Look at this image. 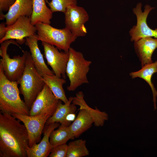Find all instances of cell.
Returning a JSON list of instances; mask_svg holds the SVG:
<instances>
[{"label":"cell","instance_id":"6da1fadb","mask_svg":"<svg viewBox=\"0 0 157 157\" xmlns=\"http://www.w3.org/2000/svg\"><path fill=\"white\" fill-rule=\"evenodd\" d=\"M11 115L0 113V157H26L29 138L25 126Z\"/></svg>","mask_w":157,"mask_h":157},{"label":"cell","instance_id":"7a4b0ae2","mask_svg":"<svg viewBox=\"0 0 157 157\" xmlns=\"http://www.w3.org/2000/svg\"><path fill=\"white\" fill-rule=\"evenodd\" d=\"M17 81L9 80L0 64V110L1 112L29 115V110L21 99Z\"/></svg>","mask_w":157,"mask_h":157},{"label":"cell","instance_id":"3957f363","mask_svg":"<svg viewBox=\"0 0 157 157\" xmlns=\"http://www.w3.org/2000/svg\"><path fill=\"white\" fill-rule=\"evenodd\" d=\"M17 81L20 85V94L23 95L24 101L30 110L45 83L42 80V76L35 67L29 52L28 53L23 74Z\"/></svg>","mask_w":157,"mask_h":157},{"label":"cell","instance_id":"277c9868","mask_svg":"<svg viewBox=\"0 0 157 157\" xmlns=\"http://www.w3.org/2000/svg\"><path fill=\"white\" fill-rule=\"evenodd\" d=\"M68 52L69 57L65 73L70 84L67 90L73 91L82 84L89 83L87 74L92 62L85 59L81 52L72 47L70 48Z\"/></svg>","mask_w":157,"mask_h":157},{"label":"cell","instance_id":"5b68a950","mask_svg":"<svg viewBox=\"0 0 157 157\" xmlns=\"http://www.w3.org/2000/svg\"><path fill=\"white\" fill-rule=\"evenodd\" d=\"M37 37L38 41L55 46L59 50L68 52L72 44L77 37L65 27L58 29L50 24L40 23L36 24Z\"/></svg>","mask_w":157,"mask_h":157},{"label":"cell","instance_id":"8992f818","mask_svg":"<svg viewBox=\"0 0 157 157\" xmlns=\"http://www.w3.org/2000/svg\"><path fill=\"white\" fill-rule=\"evenodd\" d=\"M19 46L13 40H6L1 43L0 55H2L0 64L2 67L6 77L12 81H17L22 76L25 68L28 51H23V55L15 56L10 58L7 53L8 47L10 44Z\"/></svg>","mask_w":157,"mask_h":157},{"label":"cell","instance_id":"52a82bcc","mask_svg":"<svg viewBox=\"0 0 157 157\" xmlns=\"http://www.w3.org/2000/svg\"><path fill=\"white\" fill-rule=\"evenodd\" d=\"M64 13L65 27L77 38L85 36L87 32L85 24L88 21L89 15L85 8L76 4L70 5Z\"/></svg>","mask_w":157,"mask_h":157},{"label":"cell","instance_id":"ba28073f","mask_svg":"<svg viewBox=\"0 0 157 157\" xmlns=\"http://www.w3.org/2000/svg\"><path fill=\"white\" fill-rule=\"evenodd\" d=\"M11 115L22 122L25 126L28 134L29 147L40 142L47 121L51 117L47 114L33 116L17 113Z\"/></svg>","mask_w":157,"mask_h":157},{"label":"cell","instance_id":"9c48e42d","mask_svg":"<svg viewBox=\"0 0 157 157\" xmlns=\"http://www.w3.org/2000/svg\"><path fill=\"white\" fill-rule=\"evenodd\" d=\"M60 101L45 84L33 103L29 110V115L47 114L51 117L55 113Z\"/></svg>","mask_w":157,"mask_h":157},{"label":"cell","instance_id":"30bf717a","mask_svg":"<svg viewBox=\"0 0 157 157\" xmlns=\"http://www.w3.org/2000/svg\"><path fill=\"white\" fill-rule=\"evenodd\" d=\"M142 7V4L139 3L133 9V12L136 16L137 22L136 25L133 26L129 32L132 41L135 42L141 38L147 37L157 38V29L154 30L151 28L147 22V16L154 8L146 5L143 12Z\"/></svg>","mask_w":157,"mask_h":157},{"label":"cell","instance_id":"8fae6325","mask_svg":"<svg viewBox=\"0 0 157 157\" xmlns=\"http://www.w3.org/2000/svg\"><path fill=\"white\" fill-rule=\"evenodd\" d=\"M7 27L5 36L0 40L1 44L7 40L15 39L17 43L22 44L25 42V38L35 34L37 32L35 26L31 23V17L21 16Z\"/></svg>","mask_w":157,"mask_h":157},{"label":"cell","instance_id":"7c38bea8","mask_svg":"<svg viewBox=\"0 0 157 157\" xmlns=\"http://www.w3.org/2000/svg\"><path fill=\"white\" fill-rule=\"evenodd\" d=\"M42 45L47 63L55 75L65 79L66 68L69 57V52H60L55 46L44 42H42Z\"/></svg>","mask_w":157,"mask_h":157},{"label":"cell","instance_id":"4fadbf2b","mask_svg":"<svg viewBox=\"0 0 157 157\" xmlns=\"http://www.w3.org/2000/svg\"><path fill=\"white\" fill-rule=\"evenodd\" d=\"M59 122L51 123L45 125L43 131V137L38 144L29 147L26 151L28 157H47L49 156L53 148L49 141L51 132L60 125Z\"/></svg>","mask_w":157,"mask_h":157},{"label":"cell","instance_id":"5bb4252c","mask_svg":"<svg viewBox=\"0 0 157 157\" xmlns=\"http://www.w3.org/2000/svg\"><path fill=\"white\" fill-rule=\"evenodd\" d=\"M33 11L32 0H16L5 14H0V19H6V26L13 24L19 17H31Z\"/></svg>","mask_w":157,"mask_h":157},{"label":"cell","instance_id":"9a60e30c","mask_svg":"<svg viewBox=\"0 0 157 157\" xmlns=\"http://www.w3.org/2000/svg\"><path fill=\"white\" fill-rule=\"evenodd\" d=\"M37 34L26 38L25 44L27 46L33 64L38 72L42 76L44 74L53 75L54 74L53 71L48 67L45 63L43 55L39 47Z\"/></svg>","mask_w":157,"mask_h":157},{"label":"cell","instance_id":"2e32d148","mask_svg":"<svg viewBox=\"0 0 157 157\" xmlns=\"http://www.w3.org/2000/svg\"><path fill=\"white\" fill-rule=\"evenodd\" d=\"M134 47L142 67L153 62L152 56L157 48V38L150 37L141 38L134 42Z\"/></svg>","mask_w":157,"mask_h":157},{"label":"cell","instance_id":"e0dca14e","mask_svg":"<svg viewBox=\"0 0 157 157\" xmlns=\"http://www.w3.org/2000/svg\"><path fill=\"white\" fill-rule=\"evenodd\" d=\"M33 11L31 16L32 24L42 23L50 24L53 13L46 3V0H32Z\"/></svg>","mask_w":157,"mask_h":157},{"label":"cell","instance_id":"ac0fdd59","mask_svg":"<svg viewBox=\"0 0 157 157\" xmlns=\"http://www.w3.org/2000/svg\"><path fill=\"white\" fill-rule=\"evenodd\" d=\"M94 123L93 118L89 112L84 108H79L77 117L69 126L75 138H78Z\"/></svg>","mask_w":157,"mask_h":157},{"label":"cell","instance_id":"d6986e66","mask_svg":"<svg viewBox=\"0 0 157 157\" xmlns=\"http://www.w3.org/2000/svg\"><path fill=\"white\" fill-rule=\"evenodd\" d=\"M72 103L78 106L79 108L86 109L93 118L94 124L96 126H102L105 121L108 119V115L105 112L100 111L96 107L95 109L92 108L87 104L84 100L83 93L81 91L76 94L75 96L73 97Z\"/></svg>","mask_w":157,"mask_h":157},{"label":"cell","instance_id":"ffe728a7","mask_svg":"<svg viewBox=\"0 0 157 157\" xmlns=\"http://www.w3.org/2000/svg\"><path fill=\"white\" fill-rule=\"evenodd\" d=\"M156 72H157V61L146 64L142 67V69L139 71L131 72L130 74V76L132 78L139 77L145 81L149 85L152 92L153 101L155 110L156 109V103L157 91L152 82L151 78L153 75Z\"/></svg>","mask_w":157,"mask_h":157},{"label":"cell","instance_id":"44dd1931","mask_svg":"<svg viewBox=\"0 0 157 157\" xmlns=\"http://www.w3.org/2000/svg\"><path fill=\"white\" fill-rule=\"evenodd\" d=\"M42 80L50 88L55 96L64 103L67 102V99L63 87L66 82L65 79L60 78L55 75H49L44 74L42 76Z\"/></svg>","mask_w":157,"mask_h":157},{"label":"cell","instance_id":"7402d4cb","mask_svg":"<svg viewBox=\"0 0 157 157\" xmlns=\"http://www.w3.org/2000/svg\"><path fill=\"white\" fill-rule=\"evenodd\" d=\"M73 97H70L68 98V101L63 104L60 100L53 115L50 117L47 121L45 125L55 122L60 124L63 121L66 116L70 113H75L77 108L76 105L71 103Z\"/></svg>","mask_w":157,"mask_h":157},{"label":"cell","instance_id":"603a6c76","mask_svg":"<svg viewBox=\"0 0 157 157\" xmlns=\"http://www.w3.org/2000/svg\"><path fill=\"white\" fill-rule=\"evenodd\" d=\"M75 138L69 126L60 124L57 129L53 130L51 133L49 141L53 147H54L66 144L69 140H73Z\"/></svg>","mask_w":157,"mask_h":157},{"label":"cell","instance_id":"cb8c5ba5","mask_svg":"<svg viewBox=\"0 0 157 157\" xmlns=\"http://www.w3.org/2000/svg\"><path fill=\"white\" fill-rule=\"evenodd\" d=\"M86 143V140L82 139L69 142L68 144L66 157H83L88 156L89 152Z\"/></svg>","mask_w":157,"mask_h":157},{"label":"cell","instance_id":"d4e9b609","mask_svg":"<svg viewBox=\"0 0 157 157\" xmlns=\"http://www.w3.org/2000/svg\"><path fill=\"white\" fill-rule=\"evenodd\" d=\"M46 1L53 13L60 12L64 13L68 6L77 3V0H51L50 2L46 0Z\"/></svg>","mask_w":157,"mask_h":157},{"label":"cell","instance_id":"484cf974","mask_svg":"<svg viewBox=\"0 0 157 157\" xmlns=\"http://www.w3.org/2000/svg\"><path fill=\"white\" fill-rule=\"evenodd\" d=\"M68 145H60L53 147L49 156V157H66Z\"/></svg>","mask_w":157,"mask_h":157},{"label":"cell","instance_id":"4316f807","mask_svg":"<svg viewBox=\"0 0 157 157\" xmlns=\"http://www.w3.org/2000/svg\"><path fill=\"white\" fill-rule=\"evenodd\" d=\"M16 0H0V12L8 11Z\"/></svg>","mask_w":157,"mask_h":157},{"label":"cell","instance_id":"83f0119b","mask_svg":"<svg viewBox=\"0 0 157 157\" xmlns=\"http://www.w3.org/2000/svg\"><path fill=\"white\" fill-rule=\"evenodd\" d=\"M76 118L75 113H70L68 114L65 117L60 124L65 125L67 126H69L72 122H73Z\"/></svg>","mask_w":157,"mask_h":157},{"label":"cell","instance_id":"f1b7e54d","mask_svg":"<svg viewBox=\"0 0 157 157\" xmlns=\"http://www.w3.org/2000/svg\"><path fill=\"white\" fill-rule=\"evenodd\" d=\"M6 25V22H3L0 24V40L3 38L6 34L7 27Z\"/></svg>","mask_w":157,"mask_h":157}]
</instances>
